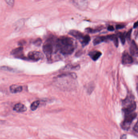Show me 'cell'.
<instances>
[{
  "label": "cell",
  "instance_id": "obj_1",
  "mask_svg": "<svg viewBox=\"0 0 138 139\" xmlns=\"http://www.w3.org/2000/svg\"><path fill=\"white\" fill-rule=\"evenodd\" d=\"M74 40L69 37H61L56 41L57 49L64 55H69L74 52L75 49Z\"/></svg>",
  "mask_w": 138,
  "mask_h": 139
},
{
  "label": "cell",
  "instance_id": "obj_2",
  "mask_svg": "<svg viewBox=\"0 0 138 139\" xmlns=\"http://www.w3.org/2000/svg\"><path fill=\"white\" fill-rule=\"evenodd\" d=\"M137 116V114L136 113H132L125 115V119L121 124L122 128L124 130H129L133 120Z\"/></svg>",
  "mask_w": 138,
  "mask_h": 139
},
{
  "label": "cell",
  "instance_id": "obj_3",
  "mask_svg": "<svg viewBox=\"0 0 138 139\" xmlns=\"http://www.w3.org/2000/svg\"><path fill=\"white\" fill-rule=\"evenodd\" d=\"M53 44L51 40H48L43 46V51L48 59H50L53 52Z\"/></svg>",
  "mask_w": 138,
  "mask_h": 139
},
{
  "label": "cell",
  "instance_id": "obj_4",
  "mask_svg": "<svg viewBox=\"0 0 138 139\" xmlns=\"http://www.w3.org/2000/svg\"><path fill=\"white\" fill-rule=\"evenodd\" d=\"M72 3L77 9L84 11L88 7V0H72Z\"/></svg>",
  "mask_w": 138,
  "mask_h": 139
},
{
  "label": "cell",
  "instance_id": "obj_5",
  "mask_svg": "<svg viewBox=\"0 0 138 139\" xmlns=\"http://www.w3.org/2000/svg\"><path fill=\"white\" fill-rule=\"evenodd\" d=\"M137 108V104L135 102L133 101L129 105H127L126 107L124 108L123 112H124L125 115L133 113Z\"/></svg>",
  "mask_w": 138,
  "mask_h": 139
},
{
  "label": "cell",
  "instance_id": "obj_6",
  "mask_svg": "<svg viewBox=\"0 0 138 139\" xmlns=\"http://www.w3.org/2000/svg\"><path fill=\"white\" fill-rule=\"evenodd\" d=\"M43 57L41 53L38 51H33L29 52L28 54V57L32 60L38 61L42 58Z\"/></svg>",
  "mask_w": 138,
  "mask_h": 139
},
{
  "label": "cell",
  "instance_id": "obj_7",
  "mask_svg": "<svg viewBox=\"0 0 138 139\" xmlns=\"http://www.w3.org/2000/svg\"><path fill=\"white\" fill-rule=\"evenodd\" d=\"M133 59L132 56L130 55L127 53H125L123 54L122 57V64H128L133 63Z\"/></svg>",
  "mask_w": 138,
  "mask_h": 139
},
{
  "label": "cell",
  "instance_id": "obj_8",
  "mask_svg": "<svg viewBox=\"0 0 138 139\" xmlns=\"http://www.w3.org/2000/svg\"><path fill=\"white\" fill-rule=\"evenodd\" d=\"M13 110L17 112H24L27 110L26 106L21 103H18L15 105L13 107Z\"/></svg>",
  "mask_w": 138,
  "mask_h": 139
},
{
  "label": "cell",
  "instance_id": "obj_9",
  "mask_svg": "<svg viewBox=\"0 0 138 139\" xmlns=\"http://www.w3.org/2000/svg\"><path fill=\"white\" fill-rule=\"evenodd\" d=\"M130 51L131 55L133 56H137L138 55V48L135 41L133 40L131 42L130 47Z\"/></svg>",
  "mask_w": 138,
  "mask_h": 139
},
{
  "label": "cell",
  "instance_id": "obj_10",
  "mask_svg": "<svg viewBox=\"0 0 138 139\" xmlns=\"http://www.w3.org/2000/svg\"><path fill=\"white\" fill-rule=\"evenodd\" d=\"M69 34L73 37H75L79 40H82L84 36V35L81 32L78 31L74 30L70 31L69 32Z\"/></svg>",
  "mask_w": 138,
  "mask_h": 139
},
{
  "label": "cell",
  "instance_id": "obj_11",
  "mask_svg": "<svg viewBox=\"0 0 138 139\" xmlns=\"http://www.w3.org/2000/svg\"><path fill=\"white\" fill-rule=\"evenodd\" d=\"M89 56L93 61L97 60L102 55V53L99 51H93L89 53Z\"/></svg>",
  "mask_w": 138,
  "mask_h": 139
},
{
  "label": "cell",
  "instance_id": "obj_12",
  "mask_svg": "<svg viewBox=\"0 0 138 139\" xmlns=\"http://www.w3.org/2000/svg\"><path fill=\"white\" fill-rule=\"evenodd\" d=\"M23 90L22 87L21 85H13L10 87V91L13 94H16L17 93L21 92Z\"/></svg>",
  "mask_w": 138,
  "mask_h": 139
},
{
  "label": "cell",
  "instance_id": "obj_13",
  "mask_svg": "<svg viewBox=\"0 0 138 139\" xmlns=\"http://www.w3.org/2000/svg\"><path fill=\"white\" fill-rule=\"evenodd\" d=\"M107 40H108V39L107 36L98 37L94 39V40L93 41V44L94 45H96L99 44L102 42H106Z\"/></svg>",
  "mask_w": 138,
  "mask_h": 139
},
{
  "label": "cell",
  "instance_id": "obj_14",
  "mask_svg": "<svg viewBox=\"0 0 138 139\" xmlns=\"http://www.w3.org/2000/svg\"><path fill=\"white\" fill-rule=\"evenodd\" d=\"M108 40H112L113 41L115 45L116 46V47H118V38L115 36L114 35H109L107 36Z\"/></svg>",
  "mask_w": 138,
  "mask_h": 139
},
{
  "label": "cell",
  "instance_id": "obj_15",
  "mask_svg": "<svg viewBox=\"0 0 138 139\" xmlns=\"http://www.w3.org/2000/svg\"><path fill=\"white\" fill-rule=\"evenodd\" d=\"M90 41V37L88 35L84 36L83 39L81 40V44H82L83 46H85L89 43Z\"/></svg>",
  "mask_w": 138,
  "mask_h": 139
},
{
  "label": "cell",
  "instance_id": "obj_16",
  "mask_svg": "<svg viewBox=\"0 0 138 139\" xmlns=\"http://www.w3.org/2000/svg\"><path fill=\"white\" fill-rule=\"evenodd\" d=\"M40 101L39 100H36L33 102L30 106V109L32 111H35L37 109L39 105Z\"/></svg>",
  "mask_w": 138,
  "mask_h": 139
},
{
  "label": "cell",
  "instance_id": "obj_17",
  "mask_svg": "<svg viewBox=\"0 0 138 139\" xmlns=\"http://www.w3.org/2000/svg\"><path fill=\"white\" fill-rule=\"evenodd\" d=\"M23 48L21 47L17 48L13 50L11 52V53L13 55H17V54H19V53H21V51H23Z\"/></svg>",
  "mask_w": 138,
  "mask_h": 139
},
{
  "label": "cell",
  "instance_id": "obj_18",
  "mask_svg": "<svg viewBox=\"0 0 138 139\" xmlns=\"http://www.w3.org/2000/svg\"><path fill=\"white\" fill-rule=\"evenodd\" d=\"M0 69H1V70H4V71H9V72L13 71V69L12 68L9 66H2L0 68Z\"/></svg>",
  "mask_w": 138,
  "mask_h": 139
},
{
  "label": "cell",
  "instance_id": "obj_19",
  "mask_svg": "<svg viewBox=\"0 0 138 139\" xmlns=\"http://www.w3.org/2000/svg\"><path fill=\"white\" fill-rule=\"evenodd\" d=\"M42 43V40L40 38H38L33 42V44L36 46H39Z\"/></svg>",
  "mask_w": 138,
  "mask_h": 139
},
{
  "label": "cell",
  "instance_id": "obj_20",
  "mask_svg": "<svg viewBox=\"0 0 138 139\" xmlns=\"http://www.w3.org/2000/svg\"><path fill=\"white\" fill-rule=\"evenodd\" d=\"M9 6L13 7L15 4V0H4Z\"/></svg>",
  "mask_w": 138,
  "mask_h": 139
},
{
  "label": "cell",
  "instance_id": "obj_21",
  "mask_svg": "<svg viewBox=\"0 0 138 139\" xmlns=\"http://www.w3.org/2000/svg\"><path fill=\"white\" fill-rule=\"evenodd\" d=\"M119 37L120 38V40L122 44H124L125 42V36L123 34H120L119 35Z\"/></svg>",
  "mask_w": 138,
  "mask_h": 139
},
{
  "label": "cell",
  "instance_id": "obj_22",
  "mask_svg": "<svg viewBox=\"0 0 138 139\" xmlns=\"http://www.w3.org/2000/svg\"><path fill=\"white\" fill-rule=\"evenodd\" d=\"M86 30H87L86 31L87 32H88V33H94L97 32V31L96 30H94V29H91V28L87 29Z\"/></svg>",
  "mask_w": 138,
  "mask_h": 139
},
{
  "label": "cell",
  "instance_id": "obj_23",
  "mask_svg": "<svg viewBox=\"0 0 138 139\" xmlns=\"http://www.w3.org/2000/svg\"><path fill=\"white\" fill-rule=\"evenodd\" d=\"M124 27L125 26L124 25H118L116 26V29H122L124 28Z\"/></svg>",
  "mask_w": 138,
  "mask_h": 139
},
{
  "label": "cell",
  "instance_id": "obj_24",
  "mask_svg": "<svg viewBox=\"0 0 138 139\" xmlns=\"http://www.w3.org/2000/svg\"><path fill=\"white\" fill-rule=\"evenodd\" d=\"M131 32H132V30H130V31H129V32H128V33L127 34H126V38H127L128 39H129V40H130V38H131Z\"/></svg>",
  "mask_w": 138,
  "mask_h": 139
},
{
  "label": "cell",
  "instance_id": "obj_25",
  "mask_svg": "<svg viewBox=\"0 0 138 139\" xmlns=\"http://www.w3.org/2000/svg\"><path fill=\"white\" fill-rule=\"evenodd\" d=\"M107 30L109 31H114V28L112 26H109L107 28Z\"/></svg>",
  "mask_w": 138,
  "mask_h": 139
},
{
  "label": "cell",
  "instance_id": "obj_26",
  "mask_svg": "<svg viewBox=\"0 0 138 139\" xmlns=\"http://www.w3.org/2000/svg\"><path fill=\"white\" fill-rule=\"evenodd\" d=\"M133 130H134L135 131H136L137 133L138 132V123L137 122L136 124L135 125L134 128H133Z\"/></svg>",
  "mask_w": 138,
  "mask_h": 139
},
{
  "label": "cell",
  "instance_id": "obj_27",
  "mask_svg": "<svg viewBox=\"0 0 138 139\" xmlns=\"http://www.w3.org/2000/svg\"><path fill=\"white\" fill-rule=\"evenodd\" d=\"M120 139H127V135L125 134L122 135V136H121Z\"/></svg>",
  "mask_w": 138,
  "mask_h": 139
},
{
  "label": "cell",
  "instance_id": "obj_28",
  "mask_svg": "<svg viewBox=\"0 0 138 139\" xmlns=\"http://www.w3.org/2000/svg\"><path fill=\"white\" fill-rule=\"evenodd\" d=\"M137 26H138V22H137L134 24L133 27H134V28H136L137 27Z\"/></svg>",
  "mask_w": 138,
  "mask_h": 139
},
{
  "label": "cell",
  "instance_id": "obj_29",
  "mask_svg": "<svg viewBox=\"0 0 138 139\" xmlns=\"http://www.w3.org/2000/svg\"><path fill=\"white\" fill-rule=\"evenodd\" d=\"M4 122H5V121H4L2 120H0V124H4Z\"/></svg>",
  "mask_w": 138,
  "mask_h": 139
}]
</instances>
